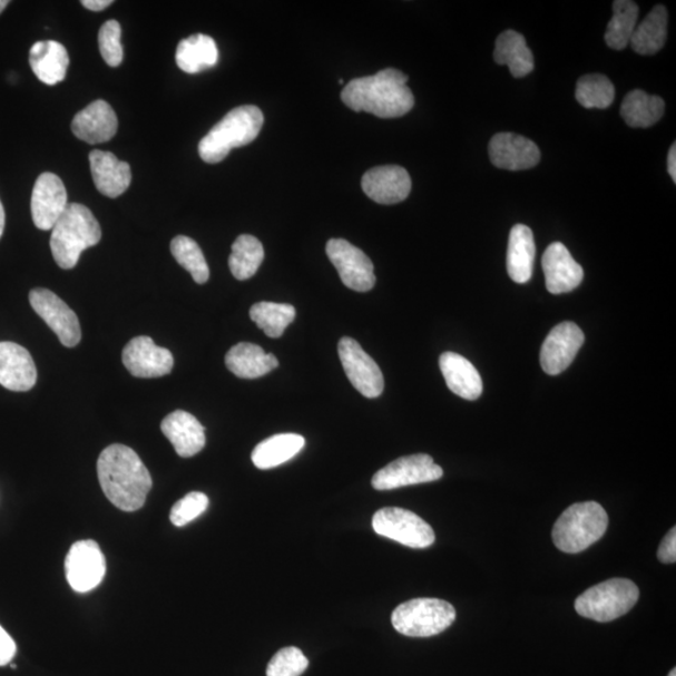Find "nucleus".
I'll return each instance as SVG.
<instances>
[{
  "mask_svg": "<svg viewBox=\"0 0 676 676\" xmlns=\"http://www.w3.org/2000/svg\"><path fill=\"white\" fill-rule=\"evenodd\" d=\"M409 77L388 68L375 76L356 78L343 88L342 102L355 112L379 118H399L410 112L415 99L408 86Z\"/></svg>",
  "mask_w": 676,
  "mask_h": 676,
  "instance_id": "f03ea898",
  "label": "nucleus"
},
{
  "mask_svg": "<svg viewBox=\"0 0 676 676\" xmlns=\"http://www.w3.org/2000/svg\"><path fill=\"white\" fill-rule=\"evenodd\" d=\"M4 227H6V212H4L2 200H0V238H2V236H3Z\"/></svg>",
  "mask_w": 676,
  "mask_h": 676,
  "instance_id": "a18cd8bd",
  "label": "nucleus"
},
{
  "mask_svg": "<svg viewBox=\"0 0 676 676\" xmlns=\"http://www.w3.org/2000/svg\"><path fill=\"white\" fill-rule=\"evenodd\" d=\"M326 252L332 265L336 267L343 285L357 292H368L375 286V271L365 252L342 238L330 239Z\"/></svg>",
  "mask_w": 676,
  "mask_h": 676,
  "instance_id": "f8f14e48",
  "label": "nucleus"
},
{
  "mask_svg": "<svg viewBox=\"0 0 676 676\" xmlns=\"http://www.w3.org/2000/svg\"><path fill=\"white\" fill-rule=\"evenodd\" d=\"M440 369L448 388L459 398L476 401L482 395V379L468 359L455 352L442 353Z\"/></svg>",
  "mask_w": 676,
  "mask_h": 676,
  "instance_id": "b1692460",
  "label": "nucleus"
},
{
  "mask_svg": "<svg viewBox=\"0 0 676 676\" xmlns=\"http://www.w3.org/2000/svg\"><path fill=\"white\" fill-rule=\"evenodd\" d=\"M665 110V102L658 96H650L635 89L624 98L620 114L625 123L633 128H649L658 124Z\"/></svg>",
  "mask_w": 676,
  "mask_h": 676,
  "instance_id": "2f4dec72",
  "label": "nucleus"
},
{
  "mask_svg": "<svg viewBox=\"0 0 676 676\" xmlns=\"http://www.w3.org/2000/svg\"><path fill=\"white\" fill-rule=\"evenodd\" d=\"M493 166L508 170H525L538 166L540 149L532 140L513 134H498L489 145Z\"/></svg>",
  "mask_w": 676,
  "mask_h": 676,
  "instance_id": "6ab92c4d",
  "label": "nucleus"
},
{
  "mask_svg": "<svg viewBox=\"0 0 676 676\" xmlns=\"http://www.w3.org/2000/svg\"><path fill=\"white\" fill-rule=\"evenodd\" d=\"M37 383L33 357L14 342H0V385L10 391L26 392Z\"/></svg>",
  "mask_w": 676,
  "mask_h": 676,
  "instance_id": "aec40b11",
  "label": "nucleus"
},
{
  "mask_svg": "<svg viewBox=\"0 0 676 676\" xmlns=\"http://www.w3.org/2000/svg\"><path fill=\"white\" fill-rule=\"evenodd\" d=\"M120 36H123V29L115 19L108 20L99 29L98 45L100 55L105 59V62L109 67H118L124 62V47L120 42Z\"/></svg>",
  "mask_w": 676,
  "mask_h": 676,
  "instance_id": "4c0bfd02",
  "label": "nucleus"
},
{
  "mask_svg": "<svg viewBox=\"0 0 676 676\" xmlns=\"http://www.w3.org/2000/svg\"><path fill=\"white\" fill-rule=\"evenodd\" d=\"M89 165L97 189L109 198L123 196L133 182L129 165L106 150H92Z\"/></svg>",
  "mask_w": 676,
  "mask_h": 676,
  "instance_id": "5701e85b",
  "label": "nucleus"
},
{
  "mask_svg": "<svg viewBox=\"0 0 676 676\" xmlns=\"http://www.w3.org/2000/svg\"><path fill=\"white\" fill-rule=\"evenodd\" d=\"M218 58L217 45L209 36H190L180 40L177 47V66L188 75H197L215 67Z\"/></svg>",
  "mask_w": 676,
  "mask_h": 676,
  "instance_id": "cd10ccee",
  "label": "nucleus"
},
{
  "mask_svg": "<svg viewBox=\"0 0 676 676\" xmlns=\"http://www.w3.org/2000/svg\"><path fill=\"white\" fill-rule=\"evenodd\" d=\"M8 4H9L8 0H0V13L3 12V10L7 8Z\"/></svg>",
  "mask_w": 676,
  "mask_h": 676,
  "instance_id": "49530a36",
  "label": "nucleus"
},
{
  "mask_svg": "<svg viewBox=\"0 0 676 676\" xmlns=\"http://www.w3.org/2000/svg\"><path fill=\"white\" fill-rule=\"evenodd\" d=\"M106 558L94 540L72 545L66 558V577L77 592H88L102 582L106 575Z\"/></svg>",
  "mask_w": 676,
  "mask_h": 676,
  "instance_id": "ddd939ff",
  "label": "nucleus"
},
{
  "mask_svg": "<svg viewBox=\"0 0 676 676\" xmlns=\"http://www.w3.org/2000/svg\"><path fill=\"white\" fill-rule=\"evenodd\" d=\"M308 659L298 648L288 647L278 650L271 659L267 676H300L308 668Z\"/></svg>",
  "mask_w": 676,
  "mask_h": 676,
  "instance_id": "58836bf2",
  "label": "nucleus"
},
{
  "mask_svg": "<svg viewBox=\"0 0 676 676\" xmlns=\"http://www.w3.org/2000/svg\"><path fill=\"white\" fill-rule=\"evenodd\" d=\"M575 97L584 108L605 109L614 102L615 88L607 77L588 75L578 80Z\"/></svg>",
  "mask_w": 676,
  "mask_h": 676,
  "instance_id": "e433bc0d",
  "label": "nucleus"
},
{
  "mask_svg": "<svg viewBox=\"0 0 676 676\" xmlns=\"http://www.w3.org/2000/svg\"><path fill=\"white\" fill-rule=\"evenodd\" d=\"M372 528L380 537L412 549H427L435 542V532L419 515L400 508H383L372 518Z\"/></svg>",
  "mask_w": 676,
  "mask_h": 676,
  "instance_id": "6e6552de",
  "label": "nucleus"
},
{
  "mask_svg": "<svg viewBox=\"0 0 676 676\" xmlns=\"http://www.w3.org/2000/svg\"><path fill=\"white\" fill-rule=\"evenodd\" d=\"M609 527L607 511L595 501L574 503L553 525L552 540L564 552L578 553L599 541Z\"/></svg>",
  "mask_w": 676,
  "mask_h": 676,
  "instance_id": "39448f33",
  "label": "nucleus"
},
{
  "mask_svg": "<svg viewBox=\"0 0 676 676\" xmlns=\"http://www.w3.org/2000/svg\"><path fill=\"white\" fill-rule=\"evenodd\" d=\"M658 559L664 564H674L676 561V529L675 527L669 530L663 539L659 550Z\"/></svg>",
  "mask_w": 676,
  "mask_h": 676,
  "instance_id": "a19ab883",
  "label": "nucleus"
},
{
  "mask_svg": "<svg viewBox=\"0 0 676 676\" xmlns=\"http://www.w3.org/2000/svg\"><path fill=\"white\" fill-rule=\"evenodd\" d=\"M537 255L532 231L525 225L513 226L508 247V272L517 284H527L532 276L533 259Z\"/></svg>",
  "mask_w": 676,
  "mask_h": 676,
  "instance_id": "bb28decb",
  "label": "nucleus"
},
{
  "mask_svg": "<svg viewBox=\"0 0 676 676\" xmlns=\"http://www.w3.org/2000/svg\"><path fill=\"white\" fill-rule=\"evenodd\" d=\"M667 37L668 10L664 6H657L635 28L629 46L641 56H651L659 52L667 42Z\"/></svg>",
  "mask_w": 676,
  "mask_h": 676,
  "instance_id": "7c9ffc66",
  "label": "nucleus"
},
{
  "mask_svg": "<svg viewBox=\"0 0 676 676\" xmlns=\"http://www.w3.org/2000/svg\"><path fill=\"white\" fill-rule=\"evenodd\" d=\"M170 252L178 264L194 277L196 284H206L209 278V268L204 252L195 239L177 236L170 242Z\"/></svg>",
  "mask_w": 676,
  "mask_h": 676,
  "instance_id": "c9c22d12",
  "label": "nucleus"
},
{
  "mask_svg": "<svg viewBox=\"0 0 676 676\" xmlns=\"http://www.w3.org/2000/svg\"><path fill=\"white\" fill-rule=\"evenodd\" d=\"M668 676H676V669H673Z\"/></svg>",
  "mask_w": 676,
  "mask_h": 676,
  "instance_id": "de8ad7c7",
  "label": "nucleus"
},
{
  "mask_svg": "<svg viewBox=\"0 0 676 676\" xmlns=\"http://www.w3.org/2000/svg\"><path fill=\"white\" fill-rule=\"evenodd\" d=\"M67 207L68 196L63 180L50 172L40 175L36 180L30 204L36 227L43 231L53 229Z\"/></svg>",
  "mask_w": 676,
  "mask_h": 676,
  "instance_id": "dca6fc26",
  "label": "nucleus"
},
{
  "mask_svg": "<svg viewBox=\"0 0 676 676\" xmlns=\"http://www.w3.org/2000/svg\"><path fill=\"white\" fill-rule=\"evenodd\" d=\"M102 229L92 210L84 205L70 204L52 229L50 249L57 265L75 268L82 252L99 244Z\"/></svg>",
  "mask_w": 676,
  "mask_h": 676,
  "instance_id": "20e7f679",
  "label": "nucleus"
},
{
  "mask_svg": "<svg viewBox=\"0 0 676 676\" xmlns=\"http://www.w3.org/2000/svg\"><path fill=\"white\" fill-rule=\"evenodd\" d=\"M581 329L574 322H562L545 339L540 352L541 368L548 375L557 376L567 370L584 345Z\"/></svg>",
  "mask_w": 676,
  "mask_h": 676,
  "instance_id": "4468645a",
  "label": "nucleus"
},
{
  "mask_svg": "<svg viewBox=\"0 0 676 676\" xmlns=\"http://www.w3.org/2000/svg\"><path fill=\"white\" fill-rule=\"evenodd\" d=\"M305 445V438L297 433H280L258 443L252 452V462L259 470L274 469L294 459Z\"/></svg>",
  "mask_w": 676,
  "mask_h": 676,
  "instance_id": "c85d7f7f",
  "label": "nucleus"
},
{
  "mask_svg": "<svg viewBox=\"0 0 676 676\" xmlns=\"http://www.w3.org/2000/svg\"><path fill=\"white\" fill-rule=\"evenodd\" d=\"M265 118L256 106L232 109L202 138L198 154L206 164L222 163L232 149L247 146L258 137Z\"/></svg>",
  "mask_w": 676,
  "mask_h": 676,
  "instance_id": "7ed1b4c3",
  "label": "nucleus"
},
{
  "mask_svg": "<svg viewBox=\"0 0 676 676\" xmlns=\"http://www.w3.org/2000/svg\"><path fill=\"white\" fill-rule=\"evenodd\" d=\"M362 189L380 205H396L405 200L411 192V177L400 166H381L366 172L362 177Z\"/></svg>",
  "mask_w": 676,
  "mask_h": 676,
  "instance_id": "f3484780",
  "label": "nucleus"
},
{
  "mask_svg": "<svg viewBox=\"0 0 676 676\" xmlns=\"http://www.w3.org/2000/svg\"><path fill=\"white\" fill-rule=\"evenodd\" d=\"M30 306L39 317L55 332L66 347H76L82 339V330L75 311L47 288H35L29 292Z\"/></svg>",
  "mask_w": 676,
  "mask_h": 676,
  "instance_id": "9d476101",
  "label": "nucleus"
},
{
  "mask_svg": "<svg viewBox=\"0 0 676 676\" xmlns=\"http://www.w3.org/2000/svg\"><path fill=\"white\" fill-rule=\"evenodd\" d=\"M457 610L445 600L420 598L399 605L391 615L393 628L411 638H429L451 627Z\"/></svg>",
  "mask_w": 676,
  "mask_h": 676,
  "instance_id": "0eeeda50",
  "label": "nucleus"
},
{
  "mask_svg": "<svg viewBox=\"0 0 676 676\" xmlns=\"http://www.w3.org/2000/svg\"><path fill=\"white\" fill-rule=\"evenodd\" d=\"M160 429L180 458L195 457L206 447L205 428L187 411L169 413L160 423Z\"/></svg>",
  "mask_w": 676,
  "mask_h": 676,
  "instance_id": "4be33fe9",
  "label": "nucleus"
},
{
  "mask_svg": "<svg viewBox=\"0 0 676 676\" xmlns=\"http://www.w3.org/2000/svg\"><path fill=\"white\" fill-rule=\"evenodd\" d=\"M639 588L629 579L615 578L588 589L575 601L581 617L609 623L628 614L639 600Z\"/></svg>",
  "mask_w": 676,
  "mask_h": 676,
  "instance_id": "423d86ee",
  "label": "nucleus"
},
{
  "mask_svg": "<svg viewBox=\"0 0 676 676\" xmlns=\"http://www.w3.org/2000/svg\"><path fill=\"white\" fill-rule=\"evenodd\" d=\"M112 0H84L82 6L92 12H102L109 6H112Z\"/></svg>",
  "mask_w": 676,
  "mask_h": 676,
  "instance_id": "37998d69",
  "label": "nucleus"
},
{
  "mask_svg": "<svg viewBox=\"0 0 676 676\" xmlns=\"http://www.w3.org/2000/svg\"><path fill=\"white\" fill-rule=\"evenodd\" d=\"M97 471L100 488L116 508L134 512L145 506L153 478L136 451L119 443L106 448L99 455Z\"/></svg>",
  "mask_w": 676,
  "mask_h": 676,
  "instance_id": "f257e3e1",
  "label": "nucleus"
},
{
  "mask_svg": "<svg viewBox=\"0 0 676 676\" xmlns=\"http://www.w3.org/2000/svg\"><path fill=\"white\" fill-rule=\"evenodd\" d=\"M209 506L206 493L194 491L189 492L184 499L177 501L170 510L169 519L175 527H186L204 513Z\"/></svg>",
  "mask_w": 676,
  "mask_h": 676,
  "instance_id": "ea45409f",
  "label": "nucleus"
},
{
  "mask_svg": "<svg viewBox=\"0 0 676 676\" xmlns=\"http://www.w3.org/2000/svg\"><path fill=\"white\" fill-rule=\"evenodd\" d=\"M123 361L130 375L139 379L166 376L175 365L172 352L157 346L148 336L130 340L124 350Z\"/></svg>",
  "mask_w": 676,
  "mask_h": 676,
  "instance_id": "2eb2a0df",
  "label": "nucleus"
},
{
  "mask_svg": "<svg viewBox=\"0 0 676 676\" xmlns=\"http://www.w3.org/2000/svg\"><path fill=\"white\" fill-rule=\"evenodd\" d=\"M118 129L117 115L104 99L80 110L74 118V135L89 145L106 144L112 139Z\"/></svg>",
  "mask_w": 676,
  "mask_h": 676,
  "instance_id": "412c9836",
  "label": "nucleus"
},
{
  "mask_svg": "<svg viewBox=\"0 0 676 676\" xmlns=\"http://www.w3.org/2000/svg\"><path fill=\"white\" fill-rule=\"evenodd\" d=\"M17 645L12 637L0 627V667L10 664L16 657Z\"/></svg>",
  "mask_w": 676,
  "mask_h": 676,
  "instance_id": "79ce46f5",
  "label": "nucleus"
},
{
  "mask_svg": "<svg viewBox=\"0 0 676 676\" xmlns=\"http://www.w3.org/2000/svg\"><path fill=\"white\" fill-rule=\"evenodd\" d=\"M545 284L552 295L568 294L578 288L584 280V270L560 242L551 244L542 256Z\"/></svg>",
  "mask_w": 676,
  "mask_h": 676,
  "instance_id": "a211bd4d",
  "label": "nucleus"
},
{
  "mask_svg": "<svg viewBox=\"0 0 676 676\" xmlns=\"http://www.w3.org/2000/svg\"><path fill=\"white\" fill-rule=\"evenodd\" d=\"M265 258V249L261 242L251 235H242L232 245L228 266L239 281H246L256 275Z\"/></svg>",
  "mask_w": 676,
  "mask_h": 676,
  "instance_id": "473e14b6",
  "label": "nucleus"
},
{
  "mask_svg": "<svg viewBox=\"0 0 676 676\" xmlns=\"http://www.w3.org/2000/svg\"><path fill=\"white\" fill-rule=\"evenodd\" d=\"M493 59L500 66H508L515 78L528 76L533 70V56L527 40L515 30L498 37Z\"/></svg>",
  "mask_w": 676,
  "mask_h": 676,
  "instance_id": "c756f323",
  "label": "nucleus"
},
{
  "mask_svg": "<svg viewBox=\"0 0 676 676\" xmlns=\"http://www.w3.org/2000/svg\"><path fill=\"white\" fill-rule=\"evenodd\" d=\"M249 317L268 337L278 339L295 321L296 310L292 305L258 302L251 307Z\"/></svg>",
  "mask_w": 676,
  "mask_h": 676,
  "instance_id": "f704fd0d",
  "label": "nucleus"
},
{
  "mask_svg": "<svg viewBox=\"0 0 676 676\" xmlns=\"http://www.w3.org/2000/svg\"><path fill=\"white\" fill-rule=\"evenodd\" d=\"M443 477L441 467L427 453L403 457L389 463L373 476L371 486L379 491L419 486Z\"/></svg>",
  "mask_w": 676,
  "mask_h": 676,
  "instance_id": "1a4fd4ad",
  "label": "nucleus"
},
{
  "mask_svg": "<svg viewBox=\"0 0 676 676\" xmlns=\"http://www.w3.org/2000/svg\"><path fill=\"white\" fill-rule=\"evenodd\" d=\"M668 172L673 180L676 182V145L674 144L668 156Z\"/></svg>",
  "mask_w": 676,
  "mask_h": 676,
  "instance_id": "c03bdc74",
  "label": "nucleus"
},
{
  "mask_svg": "<svg viewBox=\"0 0 676 676\" xmlns=\"http://www.w3.org/2000/svg\"><path fill=\"white\" fill-rule=\"evenodd\" d=\"M339 356L346 375L362 396L376 399L381 396L385 380L375 361L351 337H342L339 342Z\"/></svg>",
  "mask_w": 676,
  "mask_h": 676,
  "instance_id": "9b49d317",
  "label": "nucleus"
},
{
  "mask_svg": "<svg viewBox=\"0 0 676 676\" xmlns=\"http://www.w3.org/2000/svg\"><path fill=\"white\" fill-rule=\"evenodd\" d=\"M614 16L605 33V42L615 50L630 45L635 28L638 26L639 7L631 0H617L613 4Z\"/></svg>",
  "mask_w": 676,
  "mask_h": 676,
  "instance_id": "72a5a7b5",
  "label": "nucleus"
},
{
  "mask_svg": "<svg viewBox=\"0 0 676 676\" xmlns=\"http://www.w3.org/2000/svg\"><path fill=\"white\" fill-rule=\"evenodd\" d=\"M226 366L239 379L254 380L267 375L278 368L280 362L274 353H266L254 343L241 342L226 355Z\"/></svg>",
  "mask_w": 676,
  "mask_h": 676,
  "instance_id": "a878e982",
  "label": "nucleus"
},
{
  "mask_svg": "<svg viewBox=\"0 0 676 676\" xmlns=\"http://www.w3.org/2000/svg\"><path fill=\"white\" fill-rule=\"evenodd\" d=\"M29 63L40 82L56 86L66 79L69 57L65 46L43 40L30 48Z\"/></svg>",
  "mask_w": 676,
  "mask_h": 676,
  "instance_id": "393cba45",
  "label": "nucleus"
}]
</instances>
